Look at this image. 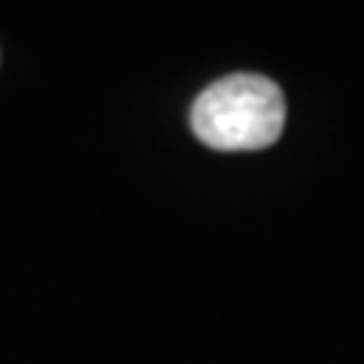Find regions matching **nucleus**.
Segmentation results:
<instances>
[{
    "label": "nucleus",
    "instance_id": "1",
    "mask_svg": "<svg viewBox=\"0 0 364 364\" xmlns=\"http://www.w3.org/2000/svg\"><path fill=\"white\" fill-rule=\"evenodd\" d=\"M286 128V97L261 73L215 79L191 104V131L219 152H255L279 140Z\"/></svg>",
    "mask_w": 364,
    "mask_h": 364
}]
</instances>
